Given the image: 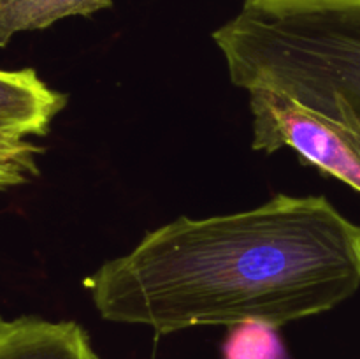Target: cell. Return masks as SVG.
<instances>
[{
  "label": "cell",
  "mask_w": 360,
  "mask_h": 359,
  "mask_svg": "<svg viewBox=\"0 0 360 359\" xmlns=\"http://www.w3.org/2000/svg\"><path fill=\"white\" fill-rule=\"evenodd\" d=\"M248 94L253 150L292 148L304 164L360 194V120L343 97L309 108L281 92L253 88Z\"/></svg>",
  "instance_id": "3"
},
{
  "label": "cell",
  "mask_w": 360,
  "mask_h": 359,
  "mask_svg": "<svg viewBox=\"0 0 360 359\" xmlns=\"http://www.w3.org/2000/svg\"><path fill=\"white\" fill-rule=\"evenodd\" d=\"M239 88L281 92L309 108L343 97L360 120V6L241 13L213 32Z\"/></svg>",
  "instance_id": "2"
},
{
  "label": "cell",
  "mask_w": 360,
  "mask_h": 359,
  "mask_svg": "<svg viewBox=\"0 0 360 359\" xmlns=\"http://www.w3.org/2000/svg\"><path fill=\"white\" fill-rule=\"evenodd\" d=\"M0 359H101L86 331L72 320L0 317Z\"/></svg>",
  "instance_id": "5"
},
{
  "label": "cell",
  "mask_w": 360,
  "mask_h": 359,
  "mask_svg": "<svg viewBox=\"0 0 360 359\" xmlns=\"http://www.w3.org/2000/svg\"><path fill=\"white\" fill-rule=\"evenodd\" d=\"M245 6L262 11H308L360 6V0H245Z\"/></svg>",
  "instance_id": "9"
},
{
  "label": "cell",
  "mask_w": 360,
  "mask_h": 359,
  "mask_svg": "<svg viewBox=\"0 0 360 359\" xmlns=\"http://www.w3.org/2000/svg\"><path fill=\"white\" fill-rule=\"evenodd\" d=\"M280 327L264 322H241L231 326L221 345L224 359H288Z\"/></svg>",
  "instance_id": "7"
},
{
  "label": "cell",
  "mask_w": 360,
  "mask_h": 359,
  "mask_svg": "<svg viewBox=\"0 0 360 359\" xmlns=\"http://www.w3.org/2000/svg\"><path fill=\"white\" fill-rule=\"evenodd\" d=\"M67 101V95L48 87L35 69H0V132L7 136H46Z\"/></svg>",
  "instance_id": "4"
},
{
  "label": "cell",
  "mask_w": 360,
  "mask_h": 359,
  "mask_svg": "<svg viewBox=\"0 0 360 359\" xmlns=\"http://www.w3.org/2000/svg\"><path fill=\"white\" fill-rule=\"evenodd\" d=\"M44 148L0 132V190L30 182L39 175L37 155Z\"/></svg>",
  "instance_id": "8"
},
{
  "label": "cell",
  "mask_w": 360,
  "mask_h": 359,
  "mask_svg": "<svg viewBox=\"0 0 360 359\" xmlns=\"http://www.w3.org/2000/svg\"><path fill=\"white\" fill-rule=\"evenodd\" d=\"M102 319L157 334L195 326L281 327L360 287V225L322 196L278 194L253 210L179 217L83 280Z\"/></svg>",
  "instance_id": "1"
},
{
  "label": "cell",
  "mask_w": 360,
  "mask_h": 359,
  "mask_svg": "<svg viewBox=\"0 0 360 359\" xmlns=\"http://www.w3.org/2000/svg\"><path fill=\"white\" fill-rule=\"evenodd\" d=\"M112 0H0V49L21 32L44 30L72 16L111 9Z\"/></svg>",
  "instance_id": "6"
}]
</instances>
